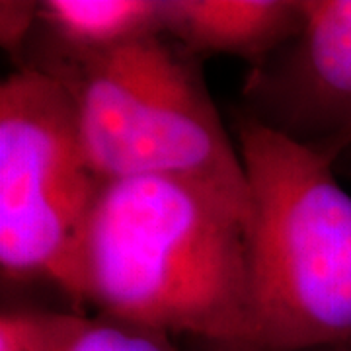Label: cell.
<instances>
[{
  "label": "cell",
  "instance_id": "cell-1",
  "mask_svg": "<svg viewBox=\"0 0 351 351\" xmlns=\"http://www.w3.org/2000/svg\"><path fill=\"white\" fill-rule=\"evenodd\" d=\"M80 306L244 351L254 334V209L174 176L106 182L80 244Z\"/></svg>",
  "mask_w": 351,
  "mask_h": 351
},
{
  "label": "cell",
  "instance_id": "cell-2",
  "mask_svg": "<svg viewBox=\"0 0 351 351\" xmlns=\"http://www.w3.org/2000/svg\"><path fill=\"white\" fill-rule=\"evenodd\" d=\"M254 207V334L244 351L351 350V195L334 162L240 113Z\"/></svg>",
  "mask_w": 351,
  "mask_h": 351
},
{
  "label": "cell",
  "instance_id": "cell-3",
  "mask_svg": "<svg viewBox=\"0 0 351 351\" xmlns=\"http://www.w3.org/2000/svg\"><path fill=\"white\" fill-rule=\"evenodd\" d=\"M75 106L80 137L104 182L174 176L252 207L239 145L226 133L201 59L158 34L88 57H39ZM254 209V207H252Z\"/></svg>",
  "mask_w": 351,
  "mask_h": 351
},
{
  "label": "cell",
  "instance_id": "cell-4",
  "mask_svg": "<svg viewBox=\"0 0 351 351\" xmlns=\"http://www.w3.org/2000/svg\"><path fill=\"white\" fill-rule=\"evenodd\" d=\"M64 86L20 66L0 86V267L4 281H49L82 313L78 258L104 188Z\"/></svg>",
  "mask_w": 351,
  "mask_h": 351
},
{
  "label": "cell",
  "instance_id": "cell-5",
  "mask_svg": "<svg viewBox=\"0 0 351 351\" xmlns=\"http://www.w3.org/2000/svg\"><path fill=\"white\" fill-rule=\"evenodd\" d=\"M295 36L244 80L242 115L330 162L351 147V0H301Z\"/></svg>",
  "mask_w": 351,
  "mask_h": 351
},
{
  "label": "cell",
  "instance_id": "cell-6",
  "mask_svg": "<svg viewBox=\"0 0 351 351\" xmlns=\"http://www.w3.org/2000/svg\"><path fill=\"white\" fill-rule=\"evenodd\" d=\"M164 34L195 57L230 55L250 66L299 29L301 0H162Z\"/></svg>",
  "mask_w": 351,
  "mask_h": 351
},
{
  "label": "cell",
  "instance_id": "cell-7",
  "mask_svg": "<svg viewBox=\"0 0 351 351\" xmlns=\"http://www.w3.org/2000/svg\"><path fill=\"white\" fill-rule=\"evenodd\" d=\"M34 32L47 39L41 57L100 55L164 34V6L162 0H45Z\"/></svg>",
  "mask_w": 351,
  "mask_h": 351
},
{
  "label": "cell",
  "instance_id": "cell-8",
  "mask_svg": "<svg viewBox=\"0 0 351 351\" xmlns=\"http://www.w3.org/2000/svg\"><path fill=\"white\" fill-rule=\"evenodd\" d=\"M22 351H176L168 334L106 314H4L0 320Z\"/></svg>",
  "mask_w": 351,
  "mask_h": 351
},
{
  "label": "cell",
  "instance_id": "cell-9",
  "mask_svg": "<svg viewBox=\"0 0 351 351\" xmlns=\"http://www.w3.org/2000/svg\"><path fill=\"white\" fill-rule=\"evenodd\" d=\"M39 2H2L0 4V39L12 53L24 49L38 22Z\"/></svg>",
  "mask_w": 351,
  "mask_h": 351
},
{
  "label": "cell",
  "instance_id": "cell-10",
  "mask_svg": "<svg viewBox=\"0 0 351 351\" xmlns=\"http://www.w3.org/2000/svg\"><path fill=\"white\" fill-rule=\"evenodd\" d=\"M338 351H351V350H338Z\"/></svg>",
  "mask_w": 351,
  "mask_h": 351
},
{
  "label": "cell",
  "instance_id": "cell-11",
  "mask_svg": "<svg viewBox=\"0 0 351 351\" xmlns=\"http://www.w3.org/2000/svg\"><path fill=\"white\" fill-rule=\"evenodd\" d=\"M336 351H338V350H336Z\"/></svg>",
  "mask_w": 351,
  "mask_h": 351
}]
</instances>
